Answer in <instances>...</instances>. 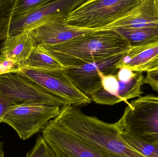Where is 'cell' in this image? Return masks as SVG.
I'll list each match as a JSON object with an SVG mask.
<instances>
[{"label":"cell","instance_id":"obj_15","mask_svg":"<svg viewBox=\"0 0 158 157\" xmlns=\"http://www.w3.org/2000/svg\"><path fill=\"white\" fill-rule=\"evenodd\" d=\"M113 30L127 40L131 48H140L158 44V25L139 28H119Z\"/></svg>","mask_w":158,"mask_h":157},{"label":"cell","instance_id":"obj_8","mask_svg":"<svg viewBox=\"0 0 158 157\" xmlns=\"http://www.w3.org/2000/svg\"><path fill=\"white\" fill-rule=\"evenodd\" d=\"M0 95L14 104L37 102L61 108L67 104L63 100L51 95L15 73L0 74Z\"/></svg>","mask_w":158,"mask_h":157},{"label":"cell","instance_id":"obj_19","mask_svg":"<svg viewBox=\"0 0 158 157\" xmlns=\"http://www.w3.org/2000/svg\"><path fill=\"white\" fill-rule=\"evenodd\" d=\"M120 136L124 142L144 156L158 157V147L141 141L121 130Z\"/></svg>","mask_w":158,"mask_h":157},{"label":"cell","instance_id":"obj_7","mask_svg":"<svg viewBox=\"0 0 158 157\" xmlns=\"http://www.w3.org/2000/svg\"><path fill=\"white\" fill-rule=\"evenodd\" d=\"M42 136L56 157H113L62 128L52 120Z\"/></svg>","mask_w":158,"mask_h":157},{"label":"cell","instance_id":"obj_1","mask_svg":"<svg viewBox=\"0 0 158 157\" xmlns=\"http://www.w3.org/2000/svg\"><path fill=\"white\" fill-rule=\"evenodd\" d=\"M54 122L93 146L113 157H146L123 141L118 121L110 124L85 115L78 107L66 104Z\"/></svg>","mask_w":158,"mask_h":157},{"label":"cell","instance_id":"obj_6","mask_svg":"<svg viewBox=\"0 0 158 157\" xmlns=\"http://www.w3.org/2000/svg\"><path fill=\"white\" fill-rule=\"evenodd\" d=\"M15 73L67 104L78 107L88 105L92 101L76 86L65 69L46 71L21 68Z\"/></svg>","mask_w":158,"mask_h":157},{"label":"cell","instance_id":"obj_18","mask_svg":"<svg viewBox=\"0 0 158 157\" xmlns=\"http://www.w3.org/2000/svg\"><path fill=\"white\" fill-rule=\"evenodd\" d=\"M15 0H0V61L4 60V53L9 36Z\"/></svg>","mask_w":158,"mask_h":157},{"label":"cell","instance_id":"obj_22","mask_svg":"<svg viewBox=\"0 0 158 157\" xmlns=\"http://www.w3.org/2000/svg\"><path fill=\"white\" fill-rule=\"evenodd\" d=\"M144 84L149 85L154 90L158 92V71L147 72L144 77Z\"/></svg>","mask_w":158,"mask_h":157},{"label":"cell","instance_id":"obj_25","mask_svg":"<svg viewBox=\"0 0 158 157\" xmlns=\"http://www.w3.org/2000/svg\"><path fill=\"white\" fill-rule=\"evenodd\" d=\"M158 66V55L144 65L138 68L135 72H147Z\"/></svg>","mask_w":158,"mask_h":157},{"label":"cell","instance_id":"obj_9","mask_svg":"<svg viewBox=\"0 0 158 157\" xmlns=\"http://www.w3.org/2000/svg\"><path fill=\"white\" fill-rule=\"evenodd\" d=\"M127 52L80 66L68 67L65 70L80 91L90 98L102 88L100 72L105 75L117 74L119 69L115 64Z\"/></svg>","mask_w":158,"mask_h":157},{"label":"cell","instance_id":"obj_13","mask_svg":"<svg viewBox=\"0 0 158 157\" xmlns=\"http://www.w3.org/2000/svg\"><path fill=\"white\" fill-rule=\"evenodd\" d=\"M156 25H158V0H143L128 15L103 30H113L119 28H139Z\"/></svg>","mask_w":158,"mask_h":157},{"label":"cell","instance_id":"obj_20","mask_svg":"<svg viewBox=\"0 0 158 157\" xmlns=\"http://www.w3.org/2000/svg\"><path fill=\"white\" fill-rule=\"evenodd\" d=\"M51 0H15L13 17L33 13L48 3Z\"/></svg>","mask_w":158,"mask_h":157},{"label":"cell","instance_id":"obj_2","mask_svg":"<svg viewBox=\"0 0 158 157\" xmlns=\"http://www.w3.org/2000/svg\"><path fill=\"white\" fill-rule=\"evenodd\" d=\"M40 45L64 68L103 60L131 48L127 40L113 29L90 32L60 44Z\"/></svg>","mask_w":158,"mask_h":157},{"label":"cell","instance_id":"obj_23","mask_svg":"<svg viewBox=\"0 0 158 157\" xmlns=\"http://www.w3.org/2000/svg\"><path fill=\"white\" fill-rule=\"evenodd\" d=\"M137 72H134L127 68H121L119 69L117 76L119 81L128 82L131 81L136 75Z\"/></svg>","mask_w":158,"mask_h":157},{"label":"cell","instance_id":"obj_24","mask_svg":"<svg viewBox=\"0 0 158 157\" xmlns=\"http://www.w3.org/2000/svg\"><path fill=\"white\" fill-rule=\"evenodd\" d=\"M14 103L8 99L0 95V123H2V120L7 109Z\"/></svg>","mask_w":158,"mask_h":157},{"label":"cell","instance_id":"obj_28","mask_svg":"<svg viewBox=\"0 0 158 157\" xmlns=\"http://www.w3.org/2000/svg\"><path fill=\"white\" fill-rule=\"evenodd\" d=\"M0 157H4V152H2V153L1 154V155H0Z\"/></svg>","mask_w":158,"mask_h":157},{"label":"cell","instance_id":"obj_21","mask_svg":"<svg viewBox=\"0 0 158 157\" xmlns=\"http://www.w3.org/2000/svg\"><path fill=\"white\" fill-rule=\"evenodd\" d=\"M26 157H56V156L42 135H38L35 146L28 152Z\"/></svg>","mask_w":158,"mask_h":157},{"label":"cell","instance_id":"obj_11","mask_svg":"<svg viewBox=\"0 0 158 157\" xmlns=\"http://www.w3.org/2000/svg\"><path fill=\"white\" fill-rule=\"evenodd\" d=\"M85 0H51L33 13L14 17L11 20L9 36L30 31L56 18H65Z\"/></svg>","mask_w":158,"mask_h":157},{"label":"cell","instance_id":"obj_14","mask_svg":"<svg viewBox=\"0 0 158 157\" xmlns=\"http://www.w3.org/2000/svg\"><path fill=\"white\" fill-rule=\"evenodd\" d=\"M35 46L29 31L9 36L4 53V59L14 62L22 68Z\"/></svg>","mask_w":158,"mask_h":157},{"label":"cell","instance_id":"obj_4","mask_svg":"<svg viewBox=\"0 0 158 157\" xmlns=\"http://www.w3.org/2000/svg\"><path fill=\"white\" fill-rule=\"evenodd\" d=\"M118 121L121 131L158 147V96L147 95L127 103Z\"/></svg>","mask_w":158,"mask_h":157},{"label":"cell","instance_id":"obj_16","mask_svg":"<svg viewBox=\"0 0 158 157\" xmlns=\"http://www.w3.org/2000/svg\"><path fill=\"white\" fill-rule=\"evenodd\" d=\"M158 55V44L140 48H131L115 64L118 69L127 68L135 72Z\"/></svg>","mask_w":158,"mask_h":157},{"label":"cell","instance_id":"obj_5","mask_svg":"<svg viewBox=\"0 0 158 157\" xmlns=\"http://www.w3.org/2000/svg\"><path fill=\"white\" fill-rule=\"evenodd\" d=\"M61 107L37 102L13 104L3 117L2 122L10 125L20 139L26 140L42 131L57 117Z\"/></svg>","mask_w":158,"mask_h":157},{"label":"cell","instance_id":"obj_27","mask_svg":"<svg viewBox=\"0 0 158 157\" xmlns=\"http://www.w3.org/2000/svg\"><path fill=\"white\" fill-rule=\"evenodd\" d=\"M151 71H158V67H156V68H154V69H153V70H151Z\"/></svg>","mask_w":158,"mask_h":157},{"label":"cell","instance_id":"obj_26","mask_svg":"<svg viewBox=\"0 0 158 157\" xmlns=\"http://www.w3.org/2000/svg\"><path fill=\"white\" fill-rule=\"evenodd\" d=\"M3 146L2 144L1 143V141H0V155H1L2 152H3Z\"/></svg>","mask_w":158,"mask_h":157},{"label":"cell","instance_id":"obj_17","mask_svg":"<svg viewBox=\"0 0 158 157\" xmlns=\"http://www.w3.org/2000/svg\"><path fill=\"white\" fill-rule=\"evenodd\" d=\"M22 68L46 71L65 69L60 63L48 54L41 45L35 46Z\"/></svg>","mask_w":158,"mask_h":157},{"label":"cell","instance_id":"obj_3","mask_svg":"<svg viewBox=\"0 0 158 157\" xmlns=\"http://www.w3.org/2000/svg\"><path fill=\"white\" fill-rule=\"evenodd\" d=\"M143 0H85L68 14L66 21L75 27L103 30L130 14Z\"/></svg>","mask_w":158,"mask_h":157},{"label":"cell","instance_id":"obj_12","mask_svg":"<svg viewBox=\"0 0 158 157\" xmlns=\"http://www.w3.org/2000/svg\"><path fill=\"white\" fill-rule=\"evenodd\" d=\"M96 31L75 27L66 21L65 18H56L29 31L36 45H55Z\"/></svg>","mask_w":158,"mask_h":157},{"label":"cell","instance_id":"obj_10","mask_svg":"<svg viewBox=\"0 0 158 157\" xmlns=\"http://www.w3.org/2000/svg\"><path fill=\"white\" fill-rule=\"evenodd\" d=\"M142 72H137L131 81L123 82L118 79L117 74L105 75L100 72L102 88L93 94L90 99L100 105H115L135 97L143 94L142 86L144 84V76Z\"/></svg>","mask_w":158,"mask_h":157}]
</instances>
